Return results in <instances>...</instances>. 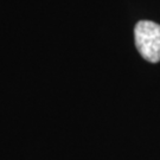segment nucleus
I'll use <instances>...</instances> for the list:
<instances>
[{
  "label": "nucleus",
  "instance_id": "obj_1",
  "mask_svg": "<svg viewBox=\"0 0 160 160\" xmlns=\"http://www.w3.org/2000/svg\"><path fill=\"white\" fill-rule=\"evenodd\" d=\"M138 51L151 63L160 62V25L151 20H140L134 28Z\"/></svg>",
  "mask_w": 160,
  "mask_h": 160
}]
</instances>
